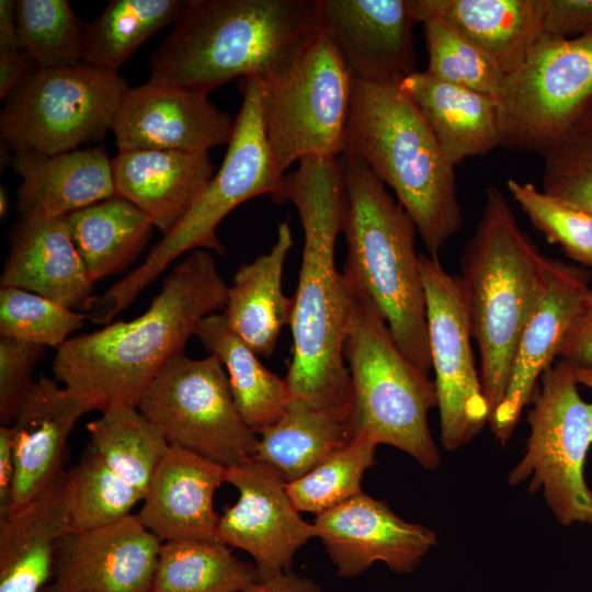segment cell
<instances>
[{"label": "cell", "mask_w": 592, "mask_h": 592, "mask_svg": "<svg viewBox=\"0 0 592 592\" xmlns=\"http://www.w3.org/2000/svg\"><path fill=\"white\" fill-rule=\"evenodd\" d=\"M292 203L304 246L289 321L293 354L285 382L301 399L345 421L351 410V377L344 340L351 291L335 266V242L343 231L346 190L341 157H308L283 175L277 204Z\"/></svg>", "instance_id": "6da1fadb"}, {"label": "cell", "mask_w": 592, "mask_h": 592, "mask_svg": "<svg viewBox=\"0 0 592 592\" xmlns=\"http://www.w3.org/2000/svg\"><path fill=\"white\" fill-rule=\"evenodd\" d=\"M239 90L242 102L220 168L190 210L151 249L145 261L95 297L88 314L91 322L112 321L182 254L204 249L223 255L226 249L217 228L240 204L263 194L278 203L283 175L275 169L264 130L263 79H240Z\"/></svg>", "instance_id": "52a82bcc"}, {"label": "cell", "mask_w": 592, "mask_h": 592, "mask_svg": "<svg viewBox=\"0 0 592 592\" xmlns=\"http://www.w3.org/2000/svg\"><path fill=\"white\" fill-rule=\"evenodd\" d=\"M592 32V0H544L542 34L568 38Z\"/></svg>", "instance_id": "ee69618b"}, {"label": "cell", "mask_w": 592, "mask_h": 592, "mask_svg": "<svg viewBox=\"0 0 592 592\" xmlns=\"http://www.w3.org/2000/svg\"><path fill=\"white\" fill-rule=\"evenodd\" d=\"M544 159L542 190L592 214V125L577 124Z\"/></svg>", "instance_id": "b9f144b4"}, {"label": "cell", "mask_w": 592, "mask_h": 592, "mask_svg": "<svg viewBox=\"0 0 592 592\" xmlns=\"http://www.w3.org/2000/svg\"><path fill=\"white\" fill-rule=\"evenodd\" d=\"M341 156L363 161L394 191L428 255L439 259L463 225L454 166L399 84L353 78Z\"/></svg>", "instance_id": "277c9868"}, {"label": "cell", "mask_w": 592, "mask_h": 592, "mask_svg": "<svg viewBox=\"0 0 592 592\" xmlns=\"http://www.w3.org/2000/svg\"><path fill=\"white\" fill-rule=\"evenodd\" d=\"M171 446L225 468L251 458L258 436L234 401L220 358L175 355L153 377L137 407Z\"/></svg>", "instance_id": "4fadbf2b"}, {"label": "cell", "mask_w": 592, "mask_h": 592, "mask_svg": "<svg viewBox=\"0 0 592 592\" xmlns=\"http://www.w3.org/2000/svg\"><path fill=\"white\" fill-rule=\"evenodd\" d=\"M420 267L441 442L446 449L455 451L482 430L491 411L475 364L462 280L428 254H420Z\"/></svg>", "instance_id": "5bb4252c"}, {"label": "cell", "mask_w": 592, "mask_h": 592, "mask_svg": "<svg viewBox=\"0 0 592 592\" xmlns=\"http://www.w3.org/2000/svg\"><path fill=\"white\" fill-rule=\"evenodd\" d=\"M18 32L15 1H0V49L21 48Z\"/></svg>", "instance_id": "681fc988"}, {"label": "cell", "mask_w": 592, "mask_h": 592, "mask_svg": "<svg viewBox=\"0 0 592 592\" xmlns=\"http://www.w3.org/2000/svg\"><path fill=\"white\" fill-rule=\"evenodd\" d=\"M242 592H325L314 580L288 571L259 577Z\"/></svg>", "instance_id": "c3c4849f"}, {"label": "cell", "mask_w": 592, "mask_h": 592, "mask_svg": "<svg viewBox=\"0 0 592 592\" xmlns=\"http://www.w3.org/2000/svg\"><path fill=\"white\" fill-rule=\"evenodd\" d=\"M38 68L34 58L23 47L0 49V99L5 100Z\"/></svg>", "instance_id": "bcb514c9"}, {"label": "cell", "mask_w": 592, "mask_h": 592, "mask_svg": "<svg viewBox=\"0 0 592 592\" xmlns=\"http://www.w3.org/2000/svg\"><path fill=\"white\" fill-rule=\"evenodd\" d=\"M89 447L119 477L145 491L170 447L136 407L115 406L87 424Z\"/></svg>", "instance_id": "e575fe53"}, {"label": "cell", "mask_w": 592, "mask_h": 592, "mask_svg": "<svg viewBox=\"0 0 592 592\" xmlns=\"http://www.w3.org/2000/svg\"><path fill=\"white\" fill-rule=\"evenodd\" d=\"M161 544L137 514L70 530L56 544L44 592H148Z\"/></svg>", "instance_id": "2e32d148"}, {"label": "cell", "mask_w": 592, "mask_h": 592, "mask_svg": "<svg viewBox=\"0 0 592 592\" xmlns=\"http://www.w3.org/2000/svg\"><path fill=\"white\" fill-rule=\"evenodd\" d=\"M500 146L545 155L592 104V32L540 35L497 96Z\"/></svg>", "instance_id": "7c38bea8"}, {"label": "cell", "mask_w": 592, "mask_h": 592, "mask_svg": "<svg viewBox=\"0 0 592 592\" xmlns=\"http://www.w3.org/2000/svg\"><path fill=\"white\" fill-rule=\"evenodd\" d=\"M258 578L220 542H166L148 592H242Z\"/></svg>", "instance_id": "d6a6232c"}, {"label": "cell", "mask_w": 592, "mask_h": 592, "mask_svg": "<svg viewBox=\"0 0 592 592\" xmlns=\"http://www.w3.org/2000/svg\"><path fill=\"white\" fill-rule=\"evenodd\" d=\"M322 29L353 78L399 84L418 71L407 0H319Z\"/></svg>", "instance_id": "ffe728a7"}, {"label": "cell", "mask_w": 592, "mask_h": 592, "mask_svg": "<svg viewBox=\"0 0 592 592\" xmlns=\"http://www.w3.org/2000/svg\"><path fill=\"white\" fill-rule=\"evenodd\" d=\"M321 29L319 0H189L150 57L149 81L208 94L265 79Z\"/></svg>", "instance_id": "3957f363"}, {"label": "cell", "mask_w": 592, "mask_h": 592, "mask_svg": "<svg viewBox=\"0 0 592 592\" xmlns=\"http://www.w3.org/2000/svg\"><path fill=\"white\" fill-rule=\"evenodd\" d=\"M66 224L93 283L126 270L155 227L145 210L119 195L70 213Z\"/></svg>", "instance_id": "f546056e"}, {"label": "cell", "mask_w": 592, "mask_h": 592, "mask_svg": "<svg viewBox=\"0 0 592 592\" xmlns=\"http://www.w3.org/2000/svg\"><path fill=\"white\" fill-rule=\"evenodd\" d=\"M376 447L369 441L351 439L309 473L286 483L295 508L319 515L361 493V481L375 463Z\"/></svg>", "instance_id": "74e56055"}, {"label": "cell", "mask_w": 592, "mask_h": 592, "mask_svg": "<svg viewBox=\"0 0 592 592\" xmlns=\"http://www.w3.org/2000/svg\"><path fill=\"white\" fill-rule=\"evenodd\" d=\"M71 530L117 522L129 514L144 492L114 473L88 446L69 471Z\"/></svg>", "instance_id": "8d00e7d4"}, {"label": "cell", "mask_w": 592, "mask_h": 592, "mask_svg": "<svg viewBox=\"0 0 592 592\" xmlns=\"http://www.w3.org/2000/svg\"><path fill=\"white\" fill-rule=\"evenodd\" d=\"M111 163L116 195L145 210L163 236L184 217L215 174L208 152L118 150Z\"/></svg>", "instance_id": "cb8c5ba5"}, {"label": "cell", "mask_w": 592, "mask_h": 592, "mask_svg": "<svg viewBox=\"0 0 592 592\" xmlns=\"http://www.w3.org/2000/svg\"><path fill=\"white\" fill-rule=\"evenodd\" d=\"M195 337L220 358L236 407L248 426L259 433L277 422L291 399L285 378L260 362L258 354L228 328L223 314L205 317Z\"/></svg>", "instance_id": "4dcf8cb0"}, {"label": "cell", "mask_w": 592, "mask_h": 592, "mask_svg": "<svg viewBox=\"0 0 592 592\" xmlns=\"http://www.w3.org/2000/svg\"><path fill=\"white\" fill-rule=\"evenodd\" d=\"M314 524L341 578L357 577L376 562L409 573L437 544L432 530L407 522L363 492L317 515Z\"/></svg>", "instance_id": "ac0fdd59"}, {"label": "cell", "mask_w": 592, "mask_h": 592, "mask_svg": "<svg viewBox=\"0 0 592 592\" xmlns=\"http://www.w3.org/2000/svg\"><path fill=\"white\" fill-rule=\"evenodd\" d=\"M558 357L577 367L592 366V289L569 327L558 351Z\"/></svg>", "instance_id": "f6af8a7d"}, {"label": "cell", "mask_w": 592, "mask_h": 592, "mask_svg": "<svg viewBox=\"0 0 592 592\" xmlns=\"http://www.w3.org/2000/svg\"><path fill=\"white\" fill-rule=\"evenodd\" d=\"M263 86L264 130L280 175L304 158L342 155L353 76L323 29Z\"/></svg>", "instance_id": "9c48e42d"}, {"label": "cell", "mask_w": 592, "mask_h": 592, "mask_svg": "<svg viewBox=\"0 0 592 592\" xmlns=\"http://www.w3.org/2000/svg\"><path fill=\"white\" fill-rule=\"evenodd\" d=\"M226 482L239 497L219 516V542L249 554L259 577L288 571L297 550L318 531L299 515L286 482L253 457L227 468Z\"/></svg>", "instance_id": "9a60e30c"}, {"label": "cell", "mask_w": 592, "mask_h": 592, "mask_svg": "<svg viewBox=\"0 0 592 592\" xmlns=\"http://www.w3.org/2000/svg\"><path fill=\"white\" fill-rule=\"evenodd\" d=\"M186 1L112 0L86 23L83 61L117 72L132 54L159 30L175 24Z\"/></svg>", "instance_id": "836d02e7"}, {"label": "cell", "mask_w": 592, "mask_h": 592, "mask_svg": "<svg viewBox=\"0 0 592 592\" xmlns=\"http://www.w3.org/2000/svg\"><path fill=\"white\" fill-rule=\"evenodd\" d=\"M111 162L102 146L57 155L14 152L10 163L22 178L20 214L67 216L116 195Z\"/></svg>", "instance_id": "484cf974"}, {"label": "cell", "mask_w": 592, "mask_h": 592, "mask_svg": "<svg viewBox=\"0 0 592 592\" xmlns=\"http://www.w3.org/2000/svg\"><path fill=\"white\" fill-rule=\"evenodd\" d=\"M45 346L19 339L0 338V421L9 425L20 402L33 384L37 362L45 354Z\"/></svg>", "instance_id": "7bdbcfd3"}, {"label": "cell", "mask_w": 592, "mask_h": 592, "mask_svg": "<svg viewBox=\"0 0 592 592\" xmlns=\"http://www.w3.org/2000/svg\"><path fill=\"white\" fill-rule=\"evenodd\" d=\"M576 378L578 384L592 389V366L590 367H577L574 366Z\"/></svg>", "instance_id": "f907efd6"}, {"label": "cell", "mask_w": 592, "mask_h": 592, "mask_svg": "<svg viewBox=\"0 0 592 592\" xmlns=\"http://www.w3.org/2000/svg\"><path fill=\"white\" fill-rule=\"evenodd\" d=\"M414 22L441 19L513 71L542 35L544 0H407Z\"/></svg>", "instance_id": "4316f807"}, {"label": "cell", "mask_w": 592, "mask_h": 592, "mask_svg": "<svg viewBox=\"0 0 592 592\" xmlns=\"http://www.w3.org/2000/svg\"><path fill=\"white\" fill-rule=\"evenodd\" d=\"M0 284L39 294L86 315L96 297L66 216L20 215L10 234Z\"/></svg>", "instance_id": "603a6c76"}, {"label": "cell", "mask_w": 592, "mask_h": 592, "mask_svg": "<svg viewBox=\"0 0 592 592\" xmlns=\"http://www.w3.org/2000/svg\"><path fill=\"white\" fill-rule=\"evenodd\" d=\"M87 315L16 287L0 288V334L60 349L84 326Z\"/></svg>", "instance_id": "ab89813d"}, {"label": "cell", "mask_w": 592, "mask_h": 592, "mask_svg": "<svg viewBox=\"0 0 592 592\" xmlns=\"http://www.w3.org/2000/svg\"><path fill=\"white\" fill-rule=\"evenodd\" d=\"M15 13L21 45L39 68L84 62L86 23L67 0H18Z\"/></svg>", "instance_id": "d590c367"}, {"label": "cell", "mask_w": 592, "mask_h": 592, "mask_svg": "<svg viewBox=\"0 0 592 592\" xmlns=\"http://www.w3.org/2000/svg\"><path fill=\"white\" fill-rule=\"evenodd\" d=\"M90 411L86 399L55 378L42 375L33 382L11 425L15 463L11 511L33 501L66 473L69 435Z\"/></svg>", "instance_id": "44dd1931"}, {"label": "cell", "mask_w": 592, "mask_h": 592, "mask_svg": "<svg viewBox=\"0 0 592 592\" xmlns=\"http://www.w3.org/2000/svg\"><path fill=\"white\" fill-rule=\"evenodd\" d=\"M293 243L288 223H281L272 249L241 264L228 286L223 310L228 328L264 357L273 354L283 327L291 321L293 298L284 295L282 276Z\"/></svg>", "instance_id": "f1b7e54d"}, {"label": "cell", "mask_w": 592, "mask_h": 592, "mask_svg": "<svg viewBox=\"0 0 592 592\" xmlns=\"http://www.w3.org/2000/svg\"><path fill=\"white\" fill-rule=\"evenodd\" d=\"M227 468L171 446L155 470L137 513L161 543L219 542L214 494Z\"/></svg>", "instance_id": "7402d4cb"}, {"label": "cell", "mask_w": 592, "mask_h": 592, "mask_svg": "<svg viewBox=\"0 0 592 592\" xmlns=\"http://www.w3.org/2000/svg\"><path fill=\"white\" fill-rule=\"evenodd\" d=\"M227 297L212 253L193 250L166 276L143 315L72 337L58 349L55 379L93 410L137 407L153 377L184 352L205 317L225 309Z\"/></svg>", "instance_id": "7a4b0ae2"}, {"label": "cell", "mask_w": 592, "mask_h": 592, "mask_svg": "<svg viewBox=\"0 0 592 592\" xmlns=\"http://www.w3.org/2000/svg\"><path fill=\"white\" fill-rule=\"evenodd\" d=\"M253 458L288 483L351 441L345 421L301 399L291 398L277 422L259 432Z\"/></svg>", "instance_id": "1f68e13d"}, {"label": "cell", "mask_w": 592, "mask_h": 592, "mask_svg": "<svg viewBox=\"0 0 592 592\" xmlns=\"http://www.w3.org/2000/svg\"><path fill=\"white\" fill-rule=\"evenodd\" d=\"M428 72L443 81L493 96L500 93L505 75L476 44L447 22L425 21Z\"/></svg>", "instance_id": "f35d334b"}, {"label": "cell", "mask_w": 592, "mask_h": 592, "mask_svg": "<svg viewBox=\"0 0 592 592\" xmlns=\"http://www.w3.org/2000/svg\"><path fill=\"white\" fill-rule=\"evenodd\" d=\"M548 262L520 227L503 192L488 186L463 249L459 277L491 413L504 397L521 332L547 282Z\"/></svg>", "instance_id": "5b68a950"}, {"label": "cell", "mask_w": 592, "mask_h": 592, "mask_svg": "<svg viewBox=\"0 0 592 592\" xmlns=\"http://www.w3.org/2000/svg\"><path fill=\"white\" fill-rule=\"evenodd\" d=\"M399 87L415 104L448 161L485 155L500 146L497 99L415 71Z\"/></svg>", "instance_id": "83f0119b"}, {"label": "cell", "mask_w": 592, "mask_h": 592, "mask_svg": "<svg viewBox=\"0 0 592 592\" xmlns=\"http://www.w3.org/2000/svg\"><path fill=\"white\" fill-rule=\"evenodd\" d=\"M70 530L66 471L41 496L0 519V592H44L56 544Z\"/></svg>", "instance_id": "d4e9b609"}, {"label": "cell", "mask_w": 592, "mask_h": 592, "mask_svg": "<svg viewBox=\"0 0 592 592\" xmlns=\"http://www.w3.org/2000/svg\"><path fill=\"white\" fill-rule=\"evenodd\" d=\"M578 124L592 125V104L589 106V109L582 115V117L580 118Z\"/></svg>", "instance_id": "f5cc1de1"}, {"label": "cell", "mask_w": 592, "mask_h": 592, "mask_svg": "<svg viewBox=\"0 0 592 592\" xmlns=\"http://www.w3.org/2000/svg\"><path fill=\"white\" fill-rule=\"evenodd\" d=\"M346 190L343 276L383 317L406 357L432 368L415 226L361 160L340 156Z\"/></svg>", "instance_id": "8992f818"}, {"label": "cell", "mask_w": 592, "mask_h": 592, "mask_svg": "<svg viewBox=\"0 0 592 592\" xmlns=\"http://www.w3.org/2000/svg\"><path fill=\"white\" fill-rule=\"evenodd\" d=\"M589 280L588 271L549 258L545 288L521 332L504 397L488 422L502 444L514 432L540 376L558 356L562 340L590 291Z\"/></svg>", "instance_id": "d6986e66"}, {"label": "cell", "mask_w": 592, "mask_h": 592, "mask_svg": "<svg viewBox=\"0 0 592 592\" xmlns=\"http://www.w3.org/2000/svg\"><path fill=\"white\" fill-rule=\"evenodd\" d=\"M15 478V463L12 444V430L0 426V519L11 511L12 491Z\"/></svg>", "instance_id": "7dc6e473"}, {"label": "cell", "mask_w": 592, "mask_h": 592, "mask_svg": "<svg viewBox=\"0 0 592 592\" xmlns=\"http://www.w3.org/2000/svg\"><path fill=\"white\" fill-rule=\"evenodd\" d=\"M538 383L527 414L525 452L510 471L508 485L527 482L530 492H542L563 526L592 525V491L584 479L592 445V401L579 394L574 366L565 360L548 367Z\"/></svg>", "instance_id": "30bf717a"}, {"label": "cell", "mask_w": 592, "mask_h": 592, "mask_svg": "<svg viewBox=\"0 0 592 592\" xmlns=\"http://www.w3.org/2000/svg\"><path fill=\"white\" fill-rule=\"evenodd\" d=\"M234 123L208 94L148 81L127 90L112 130L118 150L208 152L228 145Z\"/></svg>", "instance_id": "e0dca14e"}, {"label": "cell", "mask_w": 592, "mask_h": 592, "mask_svg": "<svg viewBox=\"0 0 592 592\" xmlns=\"http://www.w3.org/2000/svg\"><path fill=\"white\" fill-rule=\"evenodd\" d=\"M350 291L343 353L352 387L351 439L394 446L435 469L441 456L428 421L437 406L434 382L400 351L371 300Z\"/></svg>", "instance_id": "ba28073f"}, {"label": "cell", "mask_w": 592, "mask_h": 592, "mask_svg": "<svg viewBox=\"0 0 592 592\" xmlns=\"http://www.w3.org/2000/svg\"><path fill=\"white\" fill-rule=\"evenodd\" d=\"M8 207H9V202H8L7 191L3 187H1V190H0V215H1V217L7 215Z\"/></svg>", "instance_id": "816d5d0a"}, {"label": "cell", "mask_w": 592, "mask_h": 592, "mask_svg": "<svg viewBox=\"0 0 592 592\" xmlns=\"http://www.w3.org/2000/svg\"><path fill=\"white\" fill-rule=\"evenodd\" d=\"M128 89L117 72L88 62L38 68L4 100L1 141L12 152L57 155L101 140Z\"/></svg>", "instance_id": "8fae6325"}, {"label": "cell", "mask_w": 592, "mask_h": 592, "mask_svg": "<svg viewBox=\"0 0 592 592\" xmlns=\"http://www.w3.org/2000/svg\"><path fill=\"white\" fill-rule=\"evenodd\" d=\"M506 187L532 225L550 243L558 244L568 258L592 267L591 213L531 183L509 179Z\"/></svg>", "instance_id": "60d3db41"}]
</instances>
